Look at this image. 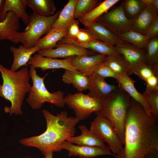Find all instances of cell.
<instances>
[{"label": "cell", "instance_id": "cell-5", "mask_svg": "<svg viewBox=\"0 0 158 158\" xmlns=\"http://www.w3.org/2000/svg\"><path fill=\"white\" fill-rule=\"evenodd\" d=\"M29 72L32 80V86L26 101L32 109H39L45 102L50 103L59 107L64 106V92L59 90L51 93L45 87L44 80L47 73L41 77L37 74L35 68L32 65H30Z\"/></svg>", "mask_w": 158, "mask_h": 158}, {"label": "cell", "instance_id": "cell-22", "mask_svg": "<svg viewBox=\"0 0 158 158\" xmlns=\"http://www.w3.org/2000/svg\"><path fill=\"white\" fill-rule=\"evenodd\" d=\"M10 49L13 55V61L10 69L13 71H16L22 66H27V63L32 55L40 50L36 46L26 48L23 45L19 46L18 48L11 46Z\"/></svg>", "mask_w": 158, "mask_h": 158}, {"label": "cell", "instance_id": "cell-23", "mask_svg": "<svg viewBox=\"0 0 158 158\" xmlns=\"http://www.w3.org/2000/svg\"><path fill=\"white\" fill-rule=\"evenodd\" d=\"M62 78L64 83L72 85L74 88L80 92L88 90L89 88V76L78 71H73L65 69Z\"/></svg>", "mask_w": 158, "mask_h": 158}, {"label": "cell", "instance_id": "cell-33", "mask_svg": "<svg viewBox=\"0 0 158 158\" xmlns=\"http://www.w3.org/2000/svg\"><path fill=\"white\" fill-rule=\"evenodd\" d=\"M97 0H77L75 10V19L81 18L98 4Z\"/></svg>", "mask_w": 158, "mask_h": 158}, {"label": "cell", "instance_id": "cell-12", "mask_svg": "<svg viewBox=\"0 0 158 158\" xmlns=\"http://www.w3.org/2000/svg\"><path fill=\"white\" fill-rule=\"evenodd\" d=\"M74 56L59 59L43 56L39 54H35L31 57L28 63L35 68H40L43 71L62 68L75 71L78 70L72 65L71 63V60Z\"/></svg>", "mask_w": 158, "mask_h": 158}, {"label": "cell", "instance_id": "cell-34", "mask_svg": "<svg viewBox=\"0 0 158 158\" xmlns=\"http://www.w3.org/2000/svg\"><path fill=\"white\" fill-rule=\"evenodd\" d=\"M142 94L147 102L152 115L158 119V90L146 87Z\"/></svg>", "mask_w": 158, "mask_h": 158}, {"label": "cell", "instance_id": "cell-27", "mask_svg": "<svg viewBox=\"0 0 158 158\" xmlns=\"http://www.w3.org/2000/svg\"><path fill=\"white\" fill-rule=\"evenodd\" d=\"M67 31L56 28H51L46 35L41 38L35 46L40 50L51 49L56 47L57 43L67 35Z\"/></svg>", "mask_w": 158, "mask_h": 158}, {"label": "cell", "instance_id": "cell-44", "mask_svg": "<svg viewBox=\"0 0 158 158\" xmlns=\"http://www.w3.org/2000/svg\"><path fill=\"white\" fill-rule=\"evenodd\" d=\"M53 153L52 152H49L47 153L44 156L45 158H53Z\"/></svg>", "mask_w": 158, "mask_h": 158}, {"label": "cell", "instance_id": "cell-25", "mask_svg": "<svg viewBox=\"0 0 158 158\" xmlns=\"http://www.w3.org/2000/svg\"><path fill=\"white\" fill-rule=\"evenodd\" d=\"M119 1V0H105L99 4L88 13L78 20L85 27L89 26L97 22L103 14Z\"/></svg>", "mask_w": 158, "mask_h": 158}, {"label": "cell", "instance_id": "cell-18", "mask_svg": "<svg viewBox=\"0 0 158 158\" xmlns=\"http://www.w3.org/2000/svg\"><path fill=\"white\" fill-rule=\"evenodd\" d=\"M116 80L118 85L127 93L130 97L142 106L147 114L149 116H152L144 97L142 94L137 90L135 86V81L127 74L119 75Z\"/></svg>", "mask_w": 158, "mask_h": 158}, {"label": "cell", "instance_id": "cell-41", "mask_svg": "<svg viewBox=\"0 0 158 158\" xmlns=\"http://www.w3.org/2000/svg\"><path fill=\"white\" fill-rule=\"evenodd\" d=\"M142 1L145 5L152 6L158 12V0H142Z\"/></svg>", "mask_w": 158, "mask_h": 158}, {"label": "cell", "instance_id": "cell-10", "mask_svg": "<svg viewBox=\"0 0 158 158\" xmlns=\"http://www.w3.org/2000/svg\"><path fill=\"white\" fill-rule=\"evenodd\" d=\"M60 148L62 150H67L69 156H78L79 158H91L103 155L115 157L116 155L106 146L103 147L80 146L65 141L61 145Z\"/></svg>", "mask_w": 158, "mask_h": 158}, {"label": "cell", "instance_id": "cell-24", "mask_svg": "<svg viewBox=\"0 0 158 158\" xmlns=\"http://www.w3.org/2000/svg\"><path fill=\"white\" fill-rule=\"evenodd\" d=\"M77 0H69L61 10L59 15L51 28L68 30L75 20V10Z\"/></svg>", "mask_w": 158, "mask_h": 158}, {"label": "cell", "instance_id": "cell-32", "mask_svg": "<svg viewBox=\"0 0 158 158\" xmlns=\"http://www.w3.org/2000/svg\"><path fill=\"white\" fill-rule=\"evenodd\" d=\"M146 52V63L158 68V38L150 39L147 43Z\"/></svg>", "mask_w": 158, "mask_h": 158}, {"label": "cell", "instance_id": "cell-7", "mask_svg": "<svg viewBox=\"0 0 158 158\" xmlns=\"http://www.w3.org/2000/svg\"><path fill=\"white\" fill-rule=\"evenodd\" d=\"M96 116L91 122L90 130L106 142L112 153L118 154L123 145L111 122L99 111L95 112Z\"/></svg>", "mask_w": 158, "mask_h": 158}, {"label": "cell", "instance_id": "cell-38", "mask_svg": "<svg viewBox=\"0 0 158 158\" xmlns=\"http://www.w3.org/2000/svg\"><path fill=\"white\" fill-rule=\"evenodd\" d=\"M149 40L157 37L158 35V18L150 25L145 34Z\"/></svg>", "mask_w": 158, "mask_h": 158}, {"label": "cell", "instance_id": "cell-2", "mask_svg": "<svg viewBox=\"0 0 158 158\" xmlns=\"http://www.w3.org/2000/svg\"><path fill=\"white\" fill-rule=\"evenodd\" d=\"M45 119L47 128L40 135L22 138L19 140L22 145L35 147L45 156L49 152H59L62 150V143L74 136L75 126L79 120L75 117H68L66 111H61L55 116L48 110H42Z\"/></svg>", "mask_w": 158, "mask_h": 158}, {"label": "cell", "instance_id": "cell-15", "mask_svg": "<svg viewBox=\"0 0 158 158\" xmlns=\"http://www.w3.org/2000/svg\"><path fill=\"white\" fill-rule=\"evenodd\" d=\"M85 28L96 40L109 45L116 46L126 42L98 22Z\"/></svg>", "mask_w": 158, "mask_h": 158}, {"label": "cell", "instance_id": "cell-36", "mask_svg": "<svg viewBox=\"0 0 158 158\" xmlns=\"http://www.w3.org/2000/svg\"><path fill=\"white\" fill-rule=\"evenodd\" d=\"M93 73L104 78L107 77H111L116 79L119 75L112 71L104 62L96 67Z\"/></svg>", "mask_w": 158, "mask_h": 158}, {"label": "cell", "instance_id": "cell-14", "mask_svg": "<svg viewBox=\"0 0 158 158\" xmlns=\"http://www.w3.org/2000/svg\"><path fill=\"white\" fill-rule=\"evenodd\" d=\"M106 56L99 54L90 56H77L73 58L71 63L78 71L90 76L93 73L96 67L104 62Z\"/></svg>", "mask_w": 158, "mask_h": 158}, {"label": "cell", "instance_id": "cell-16", "mask_svg": "<svg viewBox=\"0 0 158 158\" xmlns=\"http://www.w3.org/2000/svg\"><path fill=\"white\" fill-rule=\"evenodd\" d=\"M158 12L151 5H145L140 13L133 20L131 30L145 35L150 25L157 18Z\"/></svg>", "mask_w": 158, "mask_h": 158}, {"label": "cell", "instance_id": "cell-37", "mask_svg": "<svg viewBox=\"0 0 158 158\" xmlns=\"http://www.w3.org/2000/svg\"><path fill=\"white\" fill-rule=\"evenodd\" d=\"M96 40L85 29H80L75 40L81 43L87 42Z\"/></svg>", "mask_w": 158, "mask_h": 158}, {"label": "cell", "instance_id": "cell-4", "mask_svg": "<svg viewBox=\"0 0 158 158\" xmlns=\"http://www.w3.org/2000/svg\"><path fill=\"white\" fill-rule=\"evenodd\" d=\"M130 97L120 85L109 95L98 99L100 112L111 123L123 145L125 129Z\"/></svg>", "mask_w": 158, "mask_h": 158}, {"label": "cell", "instance_id": "cell-11", "mask_svg": "<svg viewBox=\"0 0 158 158\" xmlns=\"http://www.w3.org/2000/svg\"><path fill=\"white\" fill-rule=\"evenodd\" d=\"M38 54L43 56L53 58H65L81 55L90 56L96 54L92 50L70 43H58L55 49L39 50Z\"/></svg>", "mask_w": 158, "mask_h": 158}, {"label": "cell", "instance_id": "cell-39", "mask_svg": "<svg viewBox=\"0 0 158 158\" xmlns=\"http://www.w3.org/2000/svg\"><path fill=\"white\" fill-rule=\"evenodd\" d=\"M80 30L78 21L75 20L69 28L67 35L64 37L69 39L75 40Z\"/></svg>", "mask_w": 158, "mask_h": 158}, {"label": "cell", "instance_id": "cell-30", "mask_svg": "<svg viewBox=\"0 0 158 158\" xmlns=\"http://www.w3.org/2000/svg\"><path fill=\"white\" fill-rule=\"evenodd\" d=\"M118 36L121 40L138 48L146 49L149 40L147 37L130 29L119 34Z\"/></svg>", "mask_w": 158, "mask_h": 158}, {"label": "cell", "instance_id": "cell-28", "mask_svg": "<svg viewBox=\"0 0 158 158\" xmlns=\"http://www.w3.org/2000/svg\"><path fill=\"white\" fill-rule=\"evenodd\" d=\"M9 11L15 13L25 25H28L30 16L26 11V7L23 5L22 0H5L1 21L4 20L6 14Z\"/></svg>", "mask_w": 158, "mask_h": 158}, {"label": "cell", "instance_id": "cell-21", "mask_svg": "<svg viewBox=\"0 0 158 158\" xmlns=\"http://www.w3.org/2000/svg\"><path fill=\"white\" fill-rule=\"evenodd\" d=\"M80 135L68 138L67 142L76 145L91 147H103L106 146L103 140L96 134L89 130L84 125L79 126Z\"/></svg>", "mask_w": 158, "mask_h": 158}, {"label": "cell", "instance_id": "cell-6", "mask_svg": "<svg viewBox=\"0 0 158 158\" xmlns=\"http://www.w3.org/2000/svg\"><path fill=\"white\" fill-rule=\"evenodd\" d=\"M61 10L49 17L40 16L32 13L30 16L29 23L24 31L19 32L12 42L16 44L20 42L26 48L34 47L41 36L46 34L51 29Z\"/></svg>", "mask_w": 158, "mask_h": 158}, {"label": "cell", "instance_id": "cell-17", "mask_svg": "<svg viewBox=\"0 0 158 158\" xmlns=\"http://www.w3.org/2000/svg\"><path fill=\"white\" fill-rule=\"evenodd\" d=\"M89 76L90 84L88 95L97 99L106 97L114 91L118 86L108 83L105 78L95 73Z\"/></svg>", "mask_w": 158, "mask_h": 158}, {"label": "cell", "instance_id": "cell-31", "mask_svg": "<svg viewBox=\"0 0 158 158\" xmlns=\"http://www.w3.org/2000/svg\"><path fill=\"white\" fill-rule=\"evenodd\" d=\"M125 13L128 18L133 20L145 6L142 0H125L122 1Z\"/></svg>", "mask_w": 158, "mask_h": 158}, {"label": "cell", "instance_id": "cell-13", "mask_svg": "<svg viewBox=\"0 0 158 158\" xmlns=\"http://www.w3.org/2000/svg\"><path fill=\"white\" fill-rule=\"evenodd\" d=\"M128 64L132 74L141 64L146 63V52L125 42L115 46Z\"/></svg>", "mask_w": 158, "mask_h": 158}, {"label": "cell", "instance_id": "cell-42", "mask_svg": "<svg viewBox=\"0 0 158 158\" xmlns=\"http://www.w3.org/2000/svg\"><path fill=\"white\" fill-rule=\"evenodd\" d=\"M143 158H158V150H152L147 153Z\"/></svg>", "mask_w": 158, "mask_h": 158}, {"label": "cell", "instance_id": "cell-29", "mask_svg": "<svg viewBox=\"0 0 158 158\" xmlns=\"http://www.w3.org/2000/svg\"><path fill=\"white\" fill-rule=\"evenodd\" d=\"M104 63L112 71L119 75L132 74L129 67L120 54L107 56Z\"/></svg>", "mask_w": 158, "mask_h": 158}, {"label": "cell", "instance_id": "cell-26", "mask_svg": "<svg viewBox=\"0 0 158 158\" xmlns=\"http://www.w3.org/2000/svg\"><path fill=\"white\" fill-rule=\"evenodd\" d=\"M23 5L30 8L33 13L40 16L49 17L54 14L56 10L52 0H22Z\"/></svg>", "mask_w": 158, "mask_h": 158}, {"label": "cell", "instance_id": "cell-35", "mask_svg": "<svg viewBox=\"0 0 158 158\" xmlns=\"http://www.w3.org/2000/svg\"><path fill=\"white\" fill-rule=\"evenodd\" d=\"M133 74L136 75L145 82L151 77L158 76V68L144 63L138 67L133 71Z\"/></svg>", "mask_w": 158, "mask_h": 158}, {"label": "cell", "instance_id": "cell-8", "mask_svg": "<svg viewBox=\"0 0 158 158\" xmlns=\"http://www.w3.org/2000/svg\"><path fill=\"white\" fill-rule=\"evenodd\" d=\"M64 100L65 104L73 110L75 117L79 121L85 119L93 112L100 111L102 109L98 99L82 93H69L64 97Z\"/></svg>", "mask_w": 158, "mask_h": 158}, {"label": "cell", "instance_id": "cell-20", "mask_svg": "<svg viewBox=\"0 0 158 158\" xmlns=\"http://www.w3.org/2000/svg\"><path fill=\"white\" fill-rule=\"evenodd\" d=\"M59 42L73 44L107 56L116 55L119 53L115 46L109 45L97 40L88 42L81 43L78 42L75 40L63 37Z\"/></svg>", "mask_w": 158, "mask_h": 158}, {"label": "cell", "instance_id": "cell-9", "mask_svg": "<svg viewBox=\"0 0 158 158\" xmlns=\"http://www.w3.org/2000/svg\"><path fill=\"white\" fill-rule=\"evenodd\" d=\"M97 22L118 36L130 30L132 24V21L126 16L121 4L106 12Z\"/></svg>", "mask_w": 158, "mask_h": 158}, {"label": "cell", "instance_id": "cell-40", "mask_svg": "<svg viewBox=\"0 0 158 158\" xmlns=\"http://www.w3.org/2000/svg\"><path fill=\"white\" fill-rule=\"evenodd\" d=\"M146 87L153 90H158V76L154 75L145 82Z\"/></svg>", "mask_w": 158, "mask_h": 158}, {"label": "cell", "instance_id": "cell-19", "mask_svg": "<svg viewBox=\"0 0 158 158\" xmlns=\"http://www.w3.org/2000/svg\"><path fill=\"white\" fill-rule=\"evenodd\" d=\"M20 18L12 11H9L4 20L0 21V41L11 42L17 36L20 27Z\"/></svg>", "mask_w": 158, "mask_h": 158}, {"label": "cell", "instance_id": "cell-43", "mask_svg": "<svg viewBox=\"0 0 158 158\" xmlns=\"http://www.w3.org/2000/svg\"><path fill=\"white\" fill-rule=\"evenodd\" d=\"M5 0H0V21H1L2 13Z\"/></svg>", "mask_w": 158, "mask_h": 158}, {"label": "cell", "instance_id": "cell-3", "mask_svg": "<svg viewBox=\"0 0 158 158\" xmlns=\"http://www.w3.org/2000/svg\"><path fill=\"white\" fill-rule=\"evenodd\" d=\"M0 72L3 83L0 84V97L9 101L10 107L4 111L10 115H21V107L26 94L29 92L32 86L29 83L30 77L27 66L18 71H13L4 66L0 63Z\"/></svg>", "mask_w": 158, "mask_h": 158}, {"label": "cell", "instance_id": "cell-1", "mask_svg": "<svg viewBox=\"0 0 158 158\" xmlns=\"http://www.w3.org/2000/svg\"><path fill=\"white\" fill-rule=\"evenodd\" d=\"M152 150H158V119L148 115L142 106L131 98L123 149L115 157L143 158Z\"/></svg>", "mask_w": 158, "mask_h": 158}]
</instances>
